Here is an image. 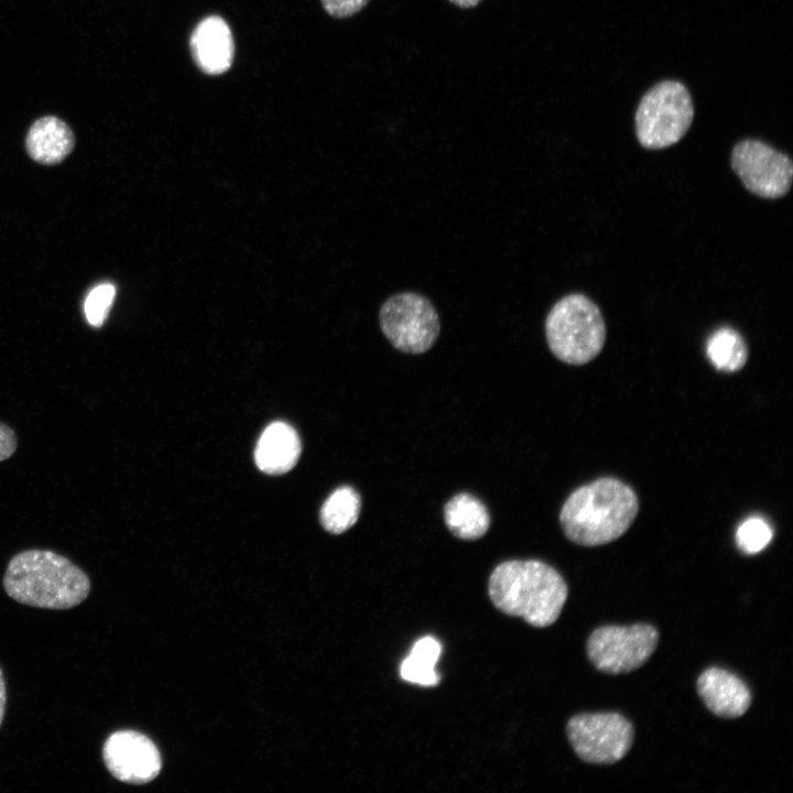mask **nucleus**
Wrapping results in <instances>:
<instances>
[{"instance_id":"nucleus-1","label":"nucleus","mask_w":793,"mask_h":793,"mask_svg":"<svg viewBox=\"0 0 793 793\" xmlns=\"http://www.w3.org/2000/svg\"><path fill=\"white\" fill-rule=\"evenodd\" d=\"M488 594L501 612L544 628L560 617L567 598V586L561 574L546 563L511 560L492 571Z\"/></svg>"},{"instance_id":"nucleus-2","label":"nucleus","mask_w":793,"mask_h":793,"mask_svg":"<svg viewBox=\"0 0 793 793\" xmlns=\"http://www.w3.org/2000/svg\"><path fill=\"white\" fill-rule=\"evenodd\" d=\"M639 511L633 489L619 479L604 477L573 491L560 512L563 532L583 546L610 543L624 534Z\"/></svg>"},{"instance_id":"nucleus-3","label":"nucleus","mask_w":793,"mask_h":793,"mask_svg":"<svg viewBox=\"0 0 793 793\" xmlns=\"http://www.w3.org/2000/svg\"><path fill=\"white\" fill-rule=\"evenodd\" d=\"M3 588L15 601L45 609H69L89 594L86 573L67 557L48 550H25L9 562Z\"/></svg>"},{"instance_id":"nucleus-4","label":"nucleus","mask_w":793,"mask_h":793,"mask_svg":"<svg viewBox=\"0 0 793 793\" xmlns=\"http://www.w3.org/2000/svg\"><path fill=\"white\" fill-rule=\"evenodd\" d=\"M545 337L561 361L580 366L595 359L606 341L599 307L586 295L572 293L558 300L545 319Z\"/></svg>"},{"instance_id":"nucleus-5","label":"nucleus","mask_w":793,"mask_h":793,"mask_svg":"<svg viewBox=\"0 0 793 793\" xmlns=\"http://www.w3.org/2000/svg\"><path fill=\"white\" fill-rule=\"evenodd\" d=\"M694 106L686 87L664 80L652 87L640 100L636 112L639 143L659 150L678 142L691 127Z\"/></svg>"},{"instance_id":"nucleus-6","label":"nucleus","mask_w":793,"mask_h":793,"mask_svg":"<svg viewBox=\"0 0 793 793\" xmlns=\"http://www.w3.org/2000/svg\"><path fill=\"white\" fill-rule=\"evenodd\" d=\"M379 322L385 338L405 354L427 351L441 330L436 308L426 296L415 292L397 293L385 300Z\"/></svg>"},{"instance_id":"nucleus-7","label":"nucleus","mask_w":793,"mask_h":793,"mask_svg":"<svg viewBox=\"0 0 793 793\" xmlns=\"http://www.w3.org/2000/svg\"><path fill=\"white\" fill-rule=\"evenodd\" d=\"M566 734L578 758L593 764L618 762L633 741L632 725L617 713L576 715L567 723Z\"/></svg>"},{"instance_id":"nucleus-8","label":"nucleus","mask_w":793,"mask_h":793,"mask_svg":"<svg viewBox=\"0 0 793 793\" xmlns=\"http://www.w3.org/2000/svg\"><path fill=\"white\" fill-rule=\"evenodd\" d=\"M658 643L659 633L650 624L605 626L588 638L587 654L597 670L621 674L642 666Z\"/></svg>"},{"instance_id":"nucleus-9","label":"nucleus","mask_w":793,"mask_h":793,"mask_svg":"<svg viewBox=\"0 0 793 793\" xmlns=\"http://www.w3.org/2000/svg\"><path fill=\"white\" fill-rule=\"evenodd\" d=\"M730 162L743 186L759 197L775 199L791 189V157L760 140L738 142L732 149Z\"/></svg>"},{"instance_id":"nucleus-10","label":"nucleus","mask_w":793,"mask_h":793,"mask_svg":"<svg viewBox=\"0 0 793 793\" xmlns=\"http://www.w3.org/2000/svg\"><path fill=\"white\" fill-rule=\"evenodd\" d=\"M102 758L107 770L117 780L145 784L161 771V757L155 745L134 730L111 734L104 743Z\"/></svg>"},{"instance_id":"nucleus-11","label":"nucleus","mask_w":793,"mask_h":793,"mask_svg":"<svg viewBox=\"0 0 793 793\" xmlns=\"http://www.w3.org/2000/svg\"><path fill=\"white\" fill-rule=\"evenodd\" d=\"M192 57L197 67L208 75H220L232 64L235 42L228 23L218 15L203 19L189 39Z\"/></svg>"},{"instance_id":"nucleus-12","label":"nucleus","mask_w":793,"mask_h":793,"mask_svg":"<svg viewBox=\"0 0 793 793\" xmlns=\"http://www.w3.org/2000/svg\"><path fill=\"white\" fill-rule=\"evenodd\" d=\"M697 692L705 706L724 718L742 716L751 704L748 686L735 674L719 667H709L699 675Z\"/></svg>"},{"instance_id":"nucleus-13","label":"nucleus","mask_w":793,"mask_h":793,"mask_svg":"<svg viewBox=\"0 0 793 793\" xmlns=\"http://www.w3.org/2000/svg\"><path fill=\"white\" fill-rule=\"evenodd\" d=\"M301 442L296 431L284 422H274L262 432L254 450L260 470L280 475L291 470L298 460Z\"/></svg>"},{"instance_id":"nucleus-14","label":"nucleus","mask_w":793,"mask_h":793,"mask_svg":"<svg viewBox=\"0 0 793 793\" xmlns=\"http://www.w3.org/2000/svg\"><path fill=\"white\" fill-rule=\"evenodd\" d=\"M75 146V135L68 124L54 116H45L30 127L25 148L31 159L44 165L58 164Z\"/></svg>"},{"instance_id":"nucleus-15","label":"nucleus","mask_w":793,"mask_h":793,"mask_svg":"<svg viewBox=\"0 0 793 793\" xmlns=\"http://www.w3.org/2000/svg\"><path fill=\"white\" fill-rule=\"evenodd\" d=\"M444 521L455 536L461 540H477L487 533L490 515L478 498L461 492L445 504Z\"/></svg>"},{"instance_id":"nucleus-16","label":"nucleus","mask_w":793,"mask_h":793,"mask_svg":"<svg viewBox=\"0 0 793 793\" xmlns=\"http://www.w3.org/2000/svg\"><path fill=\"white\" fill-rule=\"evenodd\" d=\"M360 508L359 493L349 486L339 487L330 493L322 506L321 523L326 531L340 534L357 522Z\"/></svg>"},{"instance_id":"nucleus-17","label":"nucleus","mask_w":793,"mask_h":793,"mask_svg":"<svg viewBox=\"0 0 793 793\" xmlns=\"http://www.w3.org/2000/svg\"><path fill=\"white\" fill-rule=\"evenodd\" d=\"M441 643L433 637H424L416 641L411 653L400 666L401 677L410 683L434 686L439 682L435 664L441 655Z\"/></svg>"},{"instance_id":"nucleus-18","label":"nucleus","mask_w":793,"mask_h":793,"mask_svg":"<svg viewBox=\"0 0 793 793\" xmlns=\"http://www.w3.org/2000/svg\"><path fill=\"white\" fill-rule=\"evenodd\" d=\"M706 354L717 370L735 372L747 362L748 348L738 332L730 327L717 329L708 338Z\"/></svg>"},{"instance_id":"nucleus-19","label":"nucleus","mask_w":793,"mask_h":793,"mask_svg":"<svg viewBox=\"0 0 793 793\" xmlns=\"http://www.w3.org/2000/svg\"><path fill=\"white\" fill-rule=\"evenodd\" d=\"M772 536V528L764 519L750 517L737 529L736 542L743 553L756 554L770 543Z\"/></svg>"},{"instance_id":"nucleus-20","label":"nucleus","mask_w":793,"mask_h":793,"mask_svg":"<svg viewBox=\"0 0 793 793\" xmlns=\"http://www.w3.org/2000/svg\"><path fill=\"white\" fill-rule=\"evenodd\" d=\"M116 295V287L102 283L94 287L86 297L84 311L88 323L94 327L102 325L108 316Z\"/></svg>"},{"instance_id":"nucleus-21","label":"nucleus","mask_w":793,"mask_h":793,"mask_svg":"<svg viewBox=\"0 0 793 793\" xmlns=\"http://www.w3.org/2000/svg\"><path fill=\"white\" fill-rule=\"evenodd\" d=\"M369 0H321L324 10L334 18H347L359 12Z\"/></svg>"},{"instance_id":"nucleus-22","label":"nucleus","mask_w":793,"mask_h":793,"mask_svg":"<svg viewBox=\"0 0 793 793\" xmlns=\"http://www.w3.org/2000/svg\"><path fill=\"white\" fill-rule=\"evenodd\" d=\"M18 448V437L12 427L0 421V461L10 458Z\"/></svg>"},{"instance_id":"nucleus-23","label":"nucleus","mask_w":793,"mask_h":793,"mask_svg":"<svg viewBox=\"0 0 793 793\" xmlns=\"http://www.w3.org/2000/svg\"><path fill=\"white\" fill-rule=\"evenodd\" d=\"M6 702H7L6 682H4L2 671L0 670V726H1L3 717H4Z\"/></svg>"},{"instance_id":"nucleus-24","label":"nucleus","mask_w":793,"mask_h":793,"mask_svg":"<svg viewBox=\"0 0 793 793\" xmlns=\"http://www.w3.org/2000/svg\"><path fill=\"white\" fill-rule=\"evenodd\" d=\"M460 8H471L479 3L480 0H449Z\"/></svg>"}]
</instances>
